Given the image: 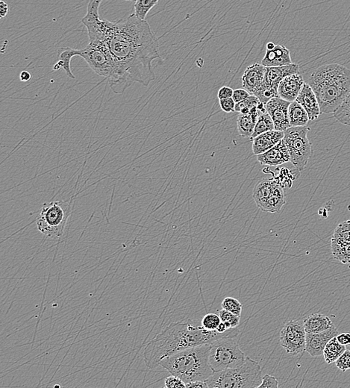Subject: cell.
Returning a JSON list of instances; mask_svg holds the SVG:
<instances>
[{
  "label": "cell",
  "instance_id": "e575fe53",
  "mask_svg": "<svg viewBox=\"0 0 350 388\" xmlns=\"http://www.w3.org/2000/svg\"><path fill=\"white\" fill-rule=\"evenodd\" d=\"M222 309L228 311L234 315L241 317L242 313V305L239 300L233 297H226L221 304Z\"/></svg>",
  "mask_w": 350,
  "mask_h": 388
},
{
  "label": "cell",
  "instance_id": "d590c367",
  "mask_svg": "<svg viewBox=\"0 0 350 388\" xmlns=\"http://www.w3.org/2000/svg\"><path fill=\"white\" fill-rule=\"evenodd\" d=\"M221 322L220 317L218 314L210 313L204 316L201 325L207 330L216 331Z\"/></svg>",
  "mask_w": 350,
  "mask_h": 388
},
{
  "label": "cell",
  "instance_id": "5b68a950",
  "mask_svg": "<svg viewBox=\"0 0 350 388\" xmlns=\"http://www.w3.org/2000/svg\"><path fill=\"white\" fill-rule=\"evenodd\" d=\"M262 377L260 364L247 357L241 366L214 372L205 381L208 388H258L262 384Z\"/></svg>",
  "mask_w": 350,
  "mask_h": 388
},
{
  "label": "cell",
  "instance_id": "4dcf8cb0",
  "mask_svg": "<svg viewBox=\"0 0 350 388\" xmlns=\"http://www.w3.org/2000/svg\"><path fill=\"white\" fill-rule=\"evenodd\" d=\"M333 116L342 124L350 126V91L338 109L333 113Z\"/></svg>",
  "mask_w": 350,
  "mask_h": 388
},
{
  "label": "cell",
  "instance_id": "44dd1931",
  "mask_svg": "<svg viewBox=\"0 0 350 388\" xmlns=\"http://www.w3.org/2000/svg\"><path fill=\"white\" fill-rule=\"evenodd\" d=\"M306 334L320 333L334 326L329 317L322 314H312L303 318Z\"/></svg>",
  "mask_w": 350,
  "mask_h": 388
},
{
  "label": "cell",
  "instance_id": "9a60e30c",
  "mask_svg": "<svg viewBox=\"0 0 350 388\" xmlns=\"http://www.w3.org/2000/svg\"><path fill=\"white\" fill-rule=\"evenodd\" d=\"M296 101L305 109L310 121H315L321 115L317 96L308 83L305 82Z\"/></svg>",
  "mask_w": 350,
  "mask_h": 388
},
{
  "label": "cell",
  "instance_id": "f1b7e54d",
  "mask_svg": "<svg viewBox=\"0 0 350 388\" xmlns=\"http://www.w3.org/2000/svg\"><path fill=\"white\" fill-rule=\"evenodd\" d=\"M252 95H254V96L257 97L261 103H264L265 105L272 99L279 97V93H278V88L266 84L265 81L261 84L260 87Z\"/></svg>",
  "mask_w": 350,
  "mask_h": 388
},
{
  "label": "cell",
  "instance_id": "ab89813d",
  "mask_svg": "<svg viewBox=\"0 0 350 388\" xmlns=\"http://www.w3.org/2000/svg\"><path fill=\"white\" fill-rule=\"evenodd\" d=\"M236 102L234 101L232 97L219 100V106H220L221 109L225 113H231V112H236Z\"/></svg>",
  "mask_w": 350,
  "mask_h": 388
},
{
  "label": "cell",
  "instance_id": "7c38bea8",
  "mask_svg": "<svg viewBox=\"0 0 350 388\" xmlns=\"http://www.w3.org/2000/svg\"><path fill=\"white\" fill-rule=\"evenodd\" d=\"M338 334V331L334 326L320 333L306 334L305 351L312 357L323 355L324 349L327 343Z\"/></svg>",
  "mask_w": 350,
  "mask_h": 388
},
{
  "label": "cell",
  "instance_id": "ffe728a7",
  "mask_svg": "<svg viewBox=\"0 0 350 388\" xmlns=\"http://www.w3.org/2000/svg\"><path fill=\"white\" fill-rule=\"evenodd\" d=\"M285 204V193L282 186L276 181L269 197L263 203L258 206L264 212L279 213Z\"/></svg>",
  "mask_w": 350,
  "mask_h": 388
},
{
  "label": "cell",
  "instance_id": "d4e9b609",
  "mask_svg": "<svg viewBox=\"0 0 350 388\" xmlns=\"http://www.w3.org/2000/svg\"><path fill=\"white\" fill-rule=\"evenodd\" d=\"M276 183V181L275 179L264 178L256 184L253 190V200L257 207L269 197Z\"/></svg>",
  "mask_w": 350,
  "mask_h": 388
},
{
  "label": "cell",
  "instance_id": "cb8c5ba5",
  "mask_svg": "<svg viewBox=\"0 0 350 388\" xmlns=\"http://www.w3.org/2000/svg\"><path fill=\"white\" fill-rule=\"evenodd\" d=\"M288 117L291 127L307 126L310 121L305 109L296 100L290 104Z\"/></svg>",
  "mask_w": 350,
  "mask_h": 388
},
{
  "label": "cell",
  "instance_id": "bcb514c9",
  "mask_svg": "<svg viewBox=\"0 0 350 388\" xmlns=\"http://www.w3.org/2000/svg\"><path fill=\"white\" fill-rule=\"evenodd\" d=\"M31 78H32V75L27 70H24V71L21 72V75H20V79H21V81H24V82L29 81V80H31Z\"/></svg>",
  "mask_w": 350,
  "mask_h": 388
},
{
  "label": "cell",
  "instance_id": "f546056e",
  "mask_svg": "<svg viewBox=\"0 0 350 388\" xmlns=\"http://www.w3.org/2000/svg\"><path fill=\"white\" fill-rule=\"evenodd\" d=\"M159 0H137L134 5V14L141 21H146L147 15Z\"/></svg>",
  "mask_w": 350,
  "mask_h": 388
},
{
  "label": "cell",
  "instance_id": "2e32d148",
  "mask_svg": "<svg viewBox=\"0 0 350 388\" xmlns=\"http://www.w3.org/2000/svg\"><path fill=\"white\" fill-rule=\"evenodd\" d=\"M266 73V67L256 63L246 69L242 76L243 87L253 94L264 82Z\"/></svg>",
  "mask_w": 350,
  "mask_h": 388
},
{
  "label": "cell",
  "instance_id": "1f68e13d",
  "mask_svg": "<svg viewBox=\"0 0 350 388\" xmlns=\"http://www.w3.org/2000/svg\"><path fill=\"white\" fill-rule=\"evenodd\" d=\"M260 103L259 99L254 95H250L244 101L236 103V112H240L242 115H248L253 110L257 109L258 105Z\"/></svg>",
  "mask_w": 350,
  "mask_h": 388
},
{
  "label": "cell",
  "instance_id": "603a6c76",
  "mask_svg": "<svg viewBox=\"0 0 350 388\" xmlns=\"http://www.w3.org/2000/svg\"><path fill=\"white\" fill-rule=\"evenodd\" d=\"M81 49L70 48V47H61L58 49V65L61 68L64 69L66 75L70 78L74 79L76 77L72 73L71 60L74 56H80Z\"/></svg>",
  "mask_w": 350,
  "mask_h": 388
},
{
  "label": "cell",
  "instance_id": "d6986e66",
  "mask_svg": "<svg viewBox=\"0 0 350 388\" xmlns=\"http://www.w3.org/2000/svg\"><path fill=\"white\" fill-rule=\"evenodd\" d=\"M299 73V65L294 63L289 65L280 66V67H266L265 82L278 88L281 81L285 77Z\"/></svg>",
  "mask_w": 350,
  "mask_h": 388
},
{
  "label": "cell",
  "instance_id": "e0dca14e",
  "mask_svg": "<svg viewBox=\"0 0 350 388\" xmlns=\"http://www.w3.org/2000/svg\"><path fill=\"white\" fill-rule=\"evenodd\" d=\"M291 64V52L284 45H276L273 49H267L262 61L265 67H280Z\"/></svg>",
  "mask_w": 350,
  "mask_h": 388
},
{
  "label": "cell",
  "instance_id": "4316f807",
  "mask_svg": "<svg viewBox=\"0 0 350 388\" xmlns=\"http://www.w3.org/2000/svg\"><path fill=\"white\" fill-rule=\"evenodd\" d=\"M346 350V346L340 344L336 337L328 341L324 349L323 356L326 364L335 362L337 358Z\"/></svg>",
  "mask_w": 350,
  "mask_h": 388
},
{
  "label": "cell",
  "instance_id": "5bb4252c",
  "mask_svg": "<svg viewBox=\"0 0 350 388\" xmlns=\"http://www.w3.org/2000/svg\"><path fill=\"white\" fill-rule=\"evenodd\" d=\"M304 84L303 77L299 73L285 77L278 87L279 96L282 100L292 103L299 96Z\"/></svg>",
  "mask_w": 350,
  "mask_h": 388
},
{
  "label": "cell",
  "instance_id": "9c48e42d",
  "mask_svg": "<svg viewBox=\"0 0 350 388\" xmlns=\"http://www.w3.org/2000/svg\"><path fill=\"white\" fill-rule=\"evenodd\" d=\"M80 56L85 60L93 72L108 80L113 73V61L108 47L102 41H89V44L81 49Z\"/></svg>",
  "mask_w": 350,
  "mask_h": 388
},
{
  "label": "cell",
  "instance_id": "d6a6232c",
  "mask_svg": "<svg viewBox=\"0 0 350 388\" xmlns=\"http://www.w3.org/2000/svg\"><path fill=\"white\" fill-rule=\"evenodd\" d=\"M218 315L220 317L221 321L225 323L228 329L237 328L238 326L240 324L241 317L234 315L228 311L225 310V309L218 311Z\"/></svg>",
  "mask_w": 350,
  "mask_h": 388
},
{
  "label": "cell",
  "instance_id": "681fc988",
  "mask_svg": "<svg viewBox=\"0 0 350 388\" xmlns=\"http://www.w3.org/2000/svg\"><path fill=\"white\" fill-rule=\"evenodd\" d=\"M125 1H130V2H133V3H135V2L137 1V0H125Z\"/></svg>",
  "mask_w": 350,
  "mask_h": 388
},
{
  "label": "cell",
  "instance_id": "8d00e7d4",
  "mask_svg": "<svg viewBox=\"0 0 350 388\" xmlns=\"http://www.w3.org/2000/svg\"><path fill=\"white\" fill-rule=\"evenodd\" d=\"M336 366L343 372L350 369V350L346 349L335 361Z\"/></svg>",
  "mask_w": 350,
  "mask_h": 388
},
{
  "label": "cell",
  "instance_id": "b9f144b4",
  "mask_svg": "<svg viewBox=\"0 0 350 388\" xmlns=\"http://www.w3.org/2000/svg\"><path fill=\"white\" fill-rule=\"evenodd\" d=\"M233 93H234V90L232 88L228 87V86H224V87H221L218 91L217 97L219 100L231 98L233 96Z\"/></svg>",
  "mask_w": 350,
  "mask_h": 388
},
{
  "label": "cell",
  "instance_id": "ee69618b",
  "mask_svg": "<svg viewBox=\"0 0 350 388\" xmlns=\"http://www.w3.org/2000/svg\"><path fill=\"white\" fill-rule=\"evenodd\" d=\"M186 387L188 388H208L205 381H195L186 384Z\"/></svg>",
  "mask_w": 350,
  "mask_h": 388
},
{
  "label": "cell",
  "instance_id": "277c9868",
  "mask_svg": "<svg viewBox=\"0 0 350 388\" xmlns=\"http://www.w3.org/2000/svg\"><path fill=\"white\" fill-rule=\"evenodd\" d=\"M209 344L176 352L160 362V366L171 375L179 377L185 384L195 381H206L212 375L209 362Z\"/></svg>",
  "mask_w": 350,
  "mask_h": 388
},
{
  "label": "cell",
  "instance_id": "74e56055",
  "mask_svg": "<svg viewBox=\"0 0 350 388\" xmlns=\"http://www.w3.org/2000/svg\"><path fill=\"white\" fill-rule=\"evenodd\" d=\"M164 387L167 388L186 387V384L179 377L171 375L167 377L164 381Z\"/></svg>",
  "mask_w": 350,
  "mask_h": 388
},
{
  "label": "cell",
  "instance_id": "7402d4cb",
  "mask_svg": "<svg viewBox=\"0 0 350 388\" xmlns=\"http://www.w3.org/2000/svg\"><path fill=\"white\" fill-rule=\"evenodd\" d=\"M261 115L262 114L259 112L258 107L248 115H239L237 119L238 130L242 138H252L256 123Z\"/></svg>",
  "mask_w": 350,
  "mask_h": 388
},
{
  "label": "cell",
  "instance_id": "484cf974",
  "mask_svg": "<svg viewBox=\"0 0 350 388\" xmlns=\"http://www.w3.org/2000/svg\"><path fill=\"white\" fill-rule=\"evenodd\" d=\"M331 249L334 258L343 264H350V243L343 242L332 238Z\"/></svg>",
  "mask_w": 350,
  "mask_h": 388
},
{
  "label": "cell",
  "instance_id": "8992f818",
  "mask_svg": "<svg viewBox=\"0 0 350 388\" xmlns=\"http://www.w3.org/2000/svg\"><path fill=\"white\" fill-rule=\"evenodd\" d=\"M73 212V198L45 203L37 218L38 230L47 238L58 240L65 232L67 222Z\"/></svg>",
  "mask_w": 350,
  "mask_h": 388
},
{
  "label": "cell",
  "instance_id": "8fae6325",
  "mask_svg": "<svg viewBox=\"0 0 350 388\" xmlns=\"http://www.w3.org/2000/svg\"><path fill=\"white\" fill-rule=\"evenodd\" d=\"M290 104V102L282 100L280 97H276L265 105L267 112L274 123L275 130L285 132L291 127L288 117Z\"/></svg>",
  "mask_w": 350,
  "mask_h": 388
},
{
  "label": "cell",
  "instance_id": "f35d334b",
  "mask_svg": "<svg viewBox=\"0 0 350 388\" xmlns=\"http://www.w3.org/2000/svg\"><path fill=\"white\" fill-rule=\"evenodd\" d=\"M278 388L279 387V381L276 377L266 374L262 377V384L258 388Z\"/></svg>",
  "mask_w": 350,
  "mask_h": 388
},
{
  "label": "cell",
  "instance_id": "7dc6e473",
  "mask_svg": "<svg viewBox=\"0 0 350 388\" xmlns=\"http://www.w3.org/2000/svg\"><path fill=\"white\" fill-rule=\"evenodd\" d=\"M227 330H228V328L226 327L225 323H222V322H221L220 324H219V326H218L217 329H216V331H217L218 332H219V333H224V332H226Z\"/></svg>",
  "mask_w": 350,
  "mask_h": 388
},
{
  "label": "cell",
  "instance_id": "836d02e7",
  "mask_svg": "<svg viewBox=\"0 0 350 388\" xmlns=\"http://www.w3.org/2000/svg\"><path fill=\"white\" fill-rule=\"evenodd\" d=\"M332 238L343 242L350 243V220L340 223L334 230Z\"/></svg>",
  "mask_w": 350,
  "mask_h": 388
},
{
  "label": "cell",
  "instance_id": "ac0fdd59",
  "mask_svg": "<svg viewBox=\"0 0 350 388\" xmlns=\"http://www.w3.org/2000/svg\"><path fill=\"white\" fill-rule=\"evenodd\" d=\"M285 132L273 130L265 132L253 138V152L254 155H259L270 150L276 146L281 140L283 139Z\"/></svg>",
  "mask_w": 350,
  "mask_h": 388
},
{
  "label": "cell",
  "instance_id": "c3c4849f",
  "mask_svg": "<svg viewBox=\"0 0 350 388\" xmlns=\"http://www.w3.org/2000/svg\"><path fill=\"white\" fill-rule=\"evenodd\" d=\"M275 47H276V44L273 42H269L267 44V49H272L274 48Z\"/></svg>",
  "mask_w": 350,
  "mask_h": 388
},
{
  "label": "cell",
  "instance_id": "83f0119b",
  "mask_svg": "<svg viewBox=\"0 0 350 388\" xmlns=\"http://www.w3.org/2000/svg\"><path fill=\"white\" fill-rule=\"evenodd\" d=\"M273 130H275L274 123H273V120H272L268 112L262 114L259 117V119L256 123L251 139H253V138H256V137L265 133V132Z\"/></svg>",
  "mask_w": 350,
  "mask_h": 388
},
{
  "label": "cell",
  "instance_id": "7bdbcfd3",
  "mask_svg": "<svg viewBox=\"0 0 350 388\" xmlns=\"http://www.w3.org/2000/svg\"><path fill=\"white\" fill-rule=\"evenodd\" d=\"M336 338H337V341L343 346L350 345V333L338 334L336 336Z\"/></svg>",
  "mask_w": 350,
  "mask_h": 388
},
{
  "label": "cell",
  "instance_id": "30bf717a",
  "mask_svg": "<svg viewBox=\"0 0 350 388\" xmlns=\"http://www.w3.org/2000/svg\"><path fill=\"white\" fill-rule=\"evenodd\" d=\"M280 343L284 349L291 355L303 353L306 347V332L303 319L287 322L280 333Z\"/></svg>",
  "mask_w": 350,
  "mask_h": 388
},
{
  "label": "cell",
  "instance_id": "52a82bcc",
  "mask_svg": "<svg viewBox=\"0 0 350 388\" xmlns=\"http://www.w3.org/2000/svg\"><path fill=\"white\" fill-rule=\"evenodd\" d=\"M247 359L233 338L225 337L210 343L209 362L214 372L238 367Z\"/></svg>",
  "mask_w": 350,
  "mask_h": 388
},
{
  "label": "cell",
  "instance_id": "ba28073f",
  "mask_svg": "<svg viewBox=\"0 0 350 388\" xmlns=\"http://www.w3.org/2000/svg\"><path fill=\"white\" fill-rule=\"evenodd\" d=\"M309 130L308 126H300L290 127L284 132L283 140L291 156L290 162L299 171L305 168L312 156V145L308 138Z\"/></svg>",
  "mask_w": 350,
  "mask_h": 388
},
{
  "label": "cell",
  "instance_id": "6da1fadb",
  "mask_svg": "<svg viewBox=\"0 0 350 388\" xmlns=\"http://www.w3.org/2000/svg\"><path fill=\"white\" fill-rule=\"evenodd\" d=\"M89 41H102L113 61V73L108 81L113 93L122 94L134 82L148 86L156 79L154 61H162L159 40L147 21L135 14L116 22L87 14L81 20Z\"/></svg>",
  "mask_w": 350,
  "mask_h": 388
},
{
  "label": "cell",
  "instance_id": "4fadbf2b",
  "mask_svg": "<svg viewBox=\"0 0 350 388\" xmlns=\"http://www.w3.org/2000/svg\"><path fill=\"white\" fill-rule=\"evenodd\" d=\"M257 161L262 165L277 167L285 163L290 162L289 150L284 140H281L276 146L265 153L257 155Z\"/></svg>",
  "mask_w": 350,
  "mask_h": 388
},
{
  "label": "cell",
  "instance_id": "f6af8a7d",
  "mask_svg": "<svg viewBox=\"0 0 350 388\" xmlns=\"http://www.w3.org/2000/svg\"><path fill=\"white\" fill-rule=\"evenodd\" d=\"M9 6H8L7 3L1 0L0 1V18L1 19L7 16L8 14H9Z\"/></svg>",
  "mask_w": 350,
  "mask_h": 388
},
{
  "label": "cell",
  "instance_id": "7a4b0ae2",
  "mask_svg": "<svg viewBox=\"0 0 350 388\" xmlns=\"http://www.w3.org/2000/svg\"><path fill=\"white\" fill-rule=\"evenodd\" d=\"M239 332L237 328L228 329L224 333H219L216 330H207L202 325L191 320L173 323L146 346L144 362L147 367L154 369L160 366L162 360L176 352L200 345L209 344L219 338H235Z\"/></svg>",
  "mask_w": 350,
  "mask_h": 388
},
{
  "label": "cell",
  "instance_id": "3957f363",
  "mask_svg": "<svg viewBox=\"0 0 350 388\" xmlns=\"http://www.w3.org/2000/svg\"><path fill=\"white\" fill-rule=\"evenodd\" d=\"M317 96L322 114L334 113L350 91V70L338 64L314 70L307 81Z\"/></svg>",
  "mask_w": 350,
  "mask_h": 388
},
{
  "label": "cell",
  "instance_id": "60d3db41",
  "mask_svg": "<svg viewBox=\"0 0 350 388\" xmlns=\"http://www.w3.org/2000/svg\"><path fill=\"white\" fill-rule=\"evenodd\" d=\"M250 95L251 93H249L245 89H236L233 93L232 98L236 103H239L248 98Z\"/></svg>",
  "mask_w": 350,
  "mask_h": 388
}]
</instances>
